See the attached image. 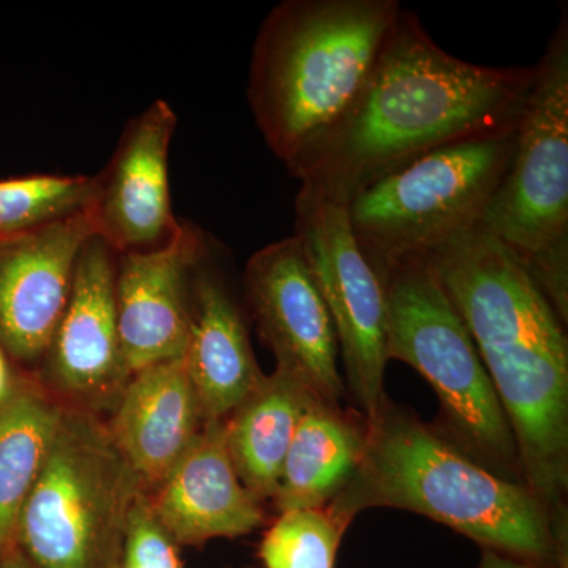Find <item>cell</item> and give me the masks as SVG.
Listing matches in <instances>:
<instances>
[{
	"label": "cell",
	"mask_w": 568,
	"mask_h": 568,
	"mask_svg": "<svg viewBox=\"0 0 568 568\" xmlns=\"http://www.w3.org/2000/svg\"><path fill=\"white\" fill-rule=\"evenodd\" d=\"M534 78L536 65L499 69L448 54L403 9L353 108L287 171L302 189L345 204L422 153L517 126Z\"/></svg>",
	"instance_id": "6da1fadb"
},
{
	"label": "cell",
	"mask_w": 568,
	"mask_h": 568,
	"mask_svg": "<svg viewBox=\"0 0 568 568\" xmlns=\"http://www.w3.org/2000/svg\"><path fill=\"white\" fill-rule=\"evenodd\" d=\"M424 256L473 336L517 440L525 484L568 518L566 324L521 257L481 226Z\"/></svg>",
	"instance_id": "7a4b0ae2"
},
{
	"label": "cell",
	"mask_w": 568,
	"mask_h": 568,
	"mask_svg": "<svg viewBox=\"0 0 568 568\" xmlns=\"http://www.w3.org/2000/svg\"><path fill=\"white\" fill-rule=\"evenodd\" d=\"M368 420L361 465L331 506L351 526L368 508L424 515L481 549L537 568H568V518L526 485L506 480L448 444L388 396Z\"/></svg>",
	"instance_id": "3957f363"
},
{
	"label": "cell",
	"mask_w": 568,
	"mask_h": 568,
	"mask_svg": "<svg viewBox=\"0 0 568 568\" xmlns=\"http://www.w3.org/2000/svg\"><path fill=\"white\" fill-rule=\"evenodd\" d=\"M402 10L398 0H286L267 14L254 41L248 102L286 168L353 108Z\"/></svg>",
	"instance_id": "277c9868"
},
{
	"label": "cell",
	"mask_w": 568,
	"mask_h": 568,
	"mask_svg": "<svg viewBox=\"0 0 568 568\" xmlns=\"http://www.w3.org/2000/svg\"><path fill=\"white\" fill-rule=\"evenodd\" d=\"M387 295V358L420 373L439 399L433 428L466 457L525 484L517 440L473 336L424 254L381 268ZM528 487V485H526Z\"/></svg>",
	"instance_id": "5b68a950"
},
{
	"label": "cell",
	"mask_w": 568,
	"mask_h": 568,
	"mask_svg": "<svg viewBox=\"0 0 568 568\" xmlns=\"http://www.w3.org/2000/svg\"><path fill=\"white\" fill-rule=\"evenodd\" d=\"M142 491L106 420L63 406L14 547L32 568H121L130 511Z\"/></svg>",
	"instance_id": "8992f818"
},
{
	"label": "cell",
	"mask_w": 568,
	"mask_h": 568,
	"mask_svg": "<svg viewBox=\"0 0 568 568\" xmlns=\"http://www.w3.org/2000/svg\"><path fill=\"white\" fill-rule=\"evenodd\" d=\"M481 227L521 257L556 312H568V11L536 63L514 152Z\"/></svg>",
	"instance_id": "52a82bcc"
},
{
	"label": "cell",
	"mask_w": 568,
	"mask_h": 568,
	"mask_svg": "<svg viewBox=\"0 0 568 568\" xmlns=\"http://www.w3.org/2000/svg\"><path fill=\"white\" fill-rule=\"evenodd\" d=\"M517 126L422 153L347 197L355 239L377 272L481 226L510 163Z\"/></svg>",
	"instance_id": "ba28073f"
},
{
	"label": "cell",
	"mask_w": 568,
	"mask_h": 568,
	"mask_svg": "<svg viewBox=\"0 0 568 568\" xmlns=\"http://www.w3.org/2000/svg\"><path fill=\"white\" fill-rule=\"evenodd\" d=\"M294 235L334 321L346 392L355 409L372 418L387 396L383 276L362 252L345 204L301 186L295 196Z\"/></svg>",
	"instance_id": "9c48e42d"
},
{
	"label": "cell",
	"mask_w": 568,
	"mask_h": 568,
	"mask_svg": "<svg viewBox=\"0 0 568 568\" xmlns=\"http://www.w3.org/2000/svg\"><path fill=\"white\" fill-rule=\"evenodd\" d=\"M115 260L99 235L82 246L69 301L36 372L62 406L102 417L110 416L132 377L119 339Z\"/></svg>",
	"instance_id": "30bf717a"
},
{
	"label": "cell",
	"mask_w": 568,
	"mask_h": 568,
	"mask_svg": "<svg viewBox=\"0 0 568 568\" xmlns=\"http://www.w3.org/2000/svg\"><path fill=\"white\" fill-rule=\"evenodd\" d=\"M245 295L257 334L284 369L317 398L339 403L346 395L339 373L334 321L295 235L257 250L246 263Z\"/></svg>",
	"instance_id": "8fae6325"
},
{
	"label": "cell",
	"mask_w": 568,
	"mask_h": 568,
	"mask_svg": "<svg viewBox=\"0 0 568 568\" xmlns=\"http://www.w3.org/2000/svg\"><path fill=\"white\" fill-rule=\"evenodd\" d=\"M97 235L91 209L0 239V346L36 375L61 321L82 246Z\"/></svg>",
	"instance_id": "7c38bea8"
},
{
	"label": "cell",
	"mask_w": 568,
	"mask_h": 568,
	"mask_svg": "<svg viewBox=\"0 0 568 568\" xmlns=\"http://www.w3.org/2000/svg\"><path fill=\"white\" fill-rule=\"evenodd\" d=\"M175 126L173 108L156 100L126 125L106 170L95 175L93 226L115 254L159 248L181 233L170 189Z\"/></svg>",
	"instance_id": "4fadbf2b"
},
{
	"label": "cell",
	"mask_w": 568,
	"mask_h": 568,
	"mask_svg": "<svg viewBox=\"0 0 568 568\" xmlns=\"http://www.w3.org/2000/svg\"><path fill=\"white\" fill-rule=\"evenodd\" d=\"M207 253L204 235L182 224L181 233L166 245L118 254L115 313L123 364L130 376L185 354L190 278Z\"/></svg>",
	"instance_id": "5bb4252c"
},
{
	"label": "cell",
	"mask_w": 568,
	"mask_h": 568,
	"mask_svg": "<svg viewBox=\"0 0 568 568\" xmlns=\"http://www.w3.org/2000/svg\"><path fill=\"white\" fill-rule=\"evenodd\" d=\"M145 496L179 547L248 536L265 525L263 504L244 487L231 462L224 420L204 422L178 465Z\"/></svg>",
	"instance_id": "9a60e30c"
},
{
	"label": "cell",
	"mask_w": 568,
	"mask_h": 568,
	"mask_svg": "<svg viewBox=\"0 0 568 568\" xmlns=\"http://www.w3.org/2000/svg\"><path fill=\"white\" fill-rule=\"evenodd\" d=\"M186 373L192 381L204 422L224 420L260 386L265 376L254 357L241 306L211 252L190 278Z\"/></svg>",
	"instance_id": "2e32d148"
},
{
	"label": "cell",
	"mask_w": 568,
	"mask_h": 568,
	"mask_svg": "<svg viewBox=\"0 0 568 568\" xmlns=\"http://www.w3.org/2000/svg\"><path fill=\"white\" fill-rule=\"evenodd\" d=\"M106 424L144 491H153L204 425L183 358L134 373Z\"/></svg>",
	"instance_id": "e0dca14e"
},
{
	"label": "cell",
	"mask_w": 568,
	"mask_h": 568,
	"mask_svg": "<svg viewBox=\"0 0 568 568\" xmlns=\"http://www.w3.org/2000/svg\"><path fill=\"white\" fill-rule=\"evenodd\" d=\"M366 439L368 420L357 409L315 396L284 459L272 499L278 515L331 506L361 465Z\"/></svg>",
	"instance_id": "ac0fdd59"
},
{
	"label": "cell",
	"mask_w": 568,
	"mask_h": 568,
	"mask_svg": "<svg viewBox=\"0 0 568 568\" xmlns=\"http://www.w3.org/2000/svg\"><path fill=\"white\" fill-rule=\"evenodd\" d=\"M315 396L297 377L275 368L224 418L235 473L261 504L274 499L295 429Z\"/></svg>",
	"instance_id": "d6986e66"
},
{
	"label": "cell",
	"mask_w": 568,
	"mask_h": 568,
	"mask_svg": "<svg viewBox=\"0 0 568 568\" xmlns=\"http://www.w3.org/2000/svg\"><path fill=\"white\" fill-rule=\"evenodd\" d=\"M63 406L32 373H18L17 387L0 407V556L14 547L22 507L58 428Z\"/></svg>",
	"instance_id": "ffe728a7"
},
{
	"label": "cell",
	"mask_w": 568,
	"mask_h": 568,
	"mask_svg": "<svg viewBox=\"0 0 568 568\" xmlns=\"http://www.w3.org/2000/svg\"><path fill=\"white\" fill-rule=\"evenodd\" d=\"M95 175L32 174L0 179V239L31 233L91 209Z\"/></svg>",
	"instance_id": "44dd1931"
},
{
	"label": "cell",
	"mask_w": 568,
	"mask_h": 568,
	"mask_svg": "<svg viewBox=\"0 0 568 568\" xmlns=\"http://www.w3.org/2000/svg\"><path fill=\"white\" fill-rule=\"evenodd\" d=\"M349 526L327 508L278 515L261 541L264 568H335Z\"/></svg>",
	"instance_id": "7402d4cb"
},
{
	"label": "cell",
	"mask_w": 568,
	"mask_h": 568,
	"mask_svg": "<svg viewBox=\"0 0 568 568\" xmlns=\"http://www.w3.org/2000/svg\"><path fill=\"white\" fill-rule=\"evenodd\" d=\"M121 568H185L179 545L153 515L145 491L130 511Z\"/></svg>",
	"instance_id": "603a6c76"
},
{
	"label": "cell",
	"mask_w": 568,
	"mask_h": 568,
	"mask_svg": "<svg viewBox=\"0 0 568 568\" xmlns=\"http://www.w3.org/2000/svg\"><path fill=\"white\" fill-rule=\"evenodd\" d=\"M13 364L7 355L3 347L0 346V407L9 402L11 394H13L14 387H17L18 373L13 369Z\"/></svg>",
	"instance_id": "cb8c5ba5"
},
{
	"label": "cell",
	"mask_w": 568,
	"mask_h": 568,
	"mask_svg": "<svg viewBox=\"0 0 568 568\" xmlns=\"http://www.w3.org/2000/svg\"><path fill=\"white\" fill-rule=\"evenodd\" d=\"M478 568H537L532 564L525 562V560L511 558V556L503 555V552L491 551V549H484L481 551L480 564Z\"/></svg>",
	"instance_id": "d4e9b609"
},
{
	"label": "cell",
	"mask_w": 568,
	"mask_h": 568,
	"mask_svg": "<svg viewBox=\"0 0 568 568\" xmlns=\"http://www.w3.org/2000/svg\"><path fill=\"white\" fill-rule=\"evenodd\" d=\"M0 568H32L28 559L21 555L20 549L13 547L0 556Z\"/></svg>",
	"instance_id": "484cf974"
},
{
	"label": "cell",
	"mask_w": 568,
	"mask_h": 568,
	"mask_svg": "<svg viewBox=\"0 0 568 568\" xmlns=\"http://www.w3.org/2000/svg\"><path fill=\"white\" fill-rule=\"evenodd\" d=\"M246 568H250V567H246Z\"/></svg>",
	"instance_id": "4316f807"
}]
</instances>
